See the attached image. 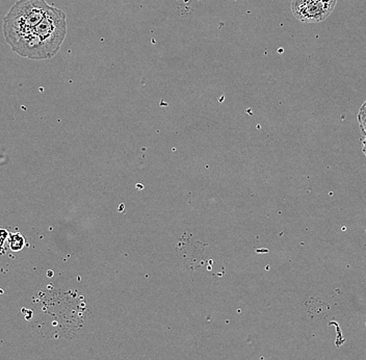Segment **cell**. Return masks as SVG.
Returning <instances> with one entry per match:
<instances>
[{
  "label": "cell",
  "instance_id": "6da1fadb",
  "mask_svg": "<svg viewBox=\"0 0 366 360\" xmlns=\"http://www.w3.org/2000/svg\"><path fill=\"white\" fill-rule=\"evenodd\" d=\"M67 33L66 14L51 6L46 17L8 45L19 55L30 60L51 59L58 53Z\"/></svg>",
  "mask_w": 366,
  "mask_h": 360
},
{
  "label": "cell",
  "instance_id": "7a4b0ae2",
  "mask_svg": "<svg viewBox=\"0 0 366 360\" xmlns=\"http://www.w3.org/2000/svg\"><path fill=\"white\" fill-rule=\"evenodd\" d=\"M51 8L46 0H18L3 19V36L12 43L46 17Z\"/></svg>",
  "mask_w": 366,
  "mask_h": 360
},
{
  "label": "cell",
  "instance_id": "3957f363",
  "mask_svg": "<svg viewBox=\"0 0 366 360\" xmlns=\"http://www.w3.org/2000/svg\"><path fill=\"white\" fill-rule=\"evenodd\" d=\"M336 3L337 0H293L292 10L299 22L317 23L332 14Z\"/></svg>",
  "mask_w": 366,
  "mask_h": 360
},
{
  "label": "cell",
  "instance_id": "277c9868",
  "mask_svg": "<svg viewBox=\"0 0 366 360\" xmlns=\"http://www.w3.org/2000/svg\"><path fill=\"white\" fill-rule=\"evenodd\" d=\"M357 120L362 133L364 136H366V101L363 102V104L359 108Z\"/></svg>",
  "mask_w": 366,
  "mask_h": 360
},
{
  "label": "cell",
  "instance_id": "5b68a950",
  "mask_svg": "<svg viewBox=\"0 0 366 360\" xmlns=\"http://www.w3.org/2000/svg\"><path fill=\"white\" fill-rule=\"evenodd\" d=\"M10 238H12L10 239V249H12L13 251L22 250V248H23V246H24L23 236L17 233V234L10 235Z\"/></svg>",
  "mask_w": 366,
  "mask_h": 360
},
{
  "label": "cell",
  "instance_id": "8992f818",
  "mask_svg": "<svg viewBox=\"0 0 366 360\" xmlns=\"http://www.w3.org/2000/svg\"><path fill=\"white\" fill-rule=\"evenodd\" d=\"M362 151L366 155V136H364V138L362 140Z\"/></svg>",
  "mask_w": 366,
  "mask_h": 360
}]
</instances>
